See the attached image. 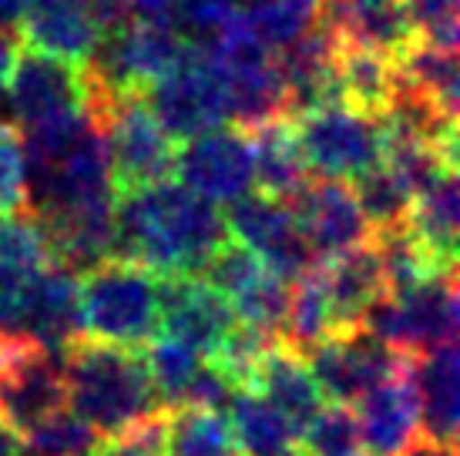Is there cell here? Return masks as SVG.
<instances>
[{
    "label": "cell",
    "instance_id": "obj_1",
    "mask_svg": "<svg viewBox=\"0 0 460 456\" xmlns=\"http://www.w3.org/2000/svg\"><path fill=\"white\" fill-rule=\"evenodd\" d=\"M229 241L218 205L181 181H152L121 191L115 205V255L152 276H199V268Z\"/></svg>",
    "mask_w": 460,
    "mask_h": 456
},
{
    "label": "cell",
    "instance_id": "obj_2",
    "mask_svg": "<svg viewBox=\"0 0 460 456\" xmlns=\"http://www.w3.org/2000/svg\"><path fill=\"white\" fill-rule=\"evenodd\" d=\"M65 390L71 413L102 440H111L141 417L162 409L145 353L91 336H81L65 349Z\"/></svg>",
    "mask_w": 460,
    "mask_h": 456
},
{
    "label": "cell",
    "instance_id": "obj_3",
    "mask_svg": "<svg viewBox=\"0 0 460 456\" xmlns=\"http://www.w3.org/2000/svg\"><path fill=\"white\" fill-rule=\"evenodd\" d=\"M84 336L141 349L158 336V276L148 268L104 259L81 276Z\"/></svg>",
    "mask_w": 460,
    "mask_h": 456
},
{
    "label": "cell",
    "instance_id": "obj_4",
    "mask_svg": "<svg viewBox=\"0 0 460 456\" xmlns=\"http://www.w3.org/2000/svg\"><path fill=\"white\" fill-rule=\"evenodd\" d=\"M357 326L407 355L457 342V268L434 272L403 292H386L359 316Z\"/></svg>",
    "mask_w": 460,
    "mask_h": 456
},
{
    "label": "cell",
    "instance_id": "obj_5",
    "mask_svg": "<svg viewBox=\"0 0 460 456\" xmlns=\"http://www.w3.org/2000/svg\"><path fill=\"white\" fill-rule=\"evenodd\" d=\"M293 131L309 171L320 178L349 181L384 162V118L346 101H330L299 114Z\"/></svg>",
    "mask_w": 460,
    "mask_h": 456
},
{
    "label": "cell",
    "instance_id": "obj_6",
    "mask_svg": "<svg viewBox=\"0 0 460 456\" xmlns=\"http://www.w3.org/2000/svg\"><path fill=\"white\" fill-rule=\"evenodd\" d=\"M141 98L172 141H189L229 121L222 71L216 57L199 44H185L175 67L141 88Z\"/></svg>",
    "mask_w": 460,
    "mask_h": 456
},
{
    "label": "cell",
    "instance_id": "obj_7",
    "mask_svg": "<svg viewBox=\"0 0 460 456\" xmlns=\"http://www.w3.org/2000/svg\"><path fill=\"white\" fill-rule=\"evenodd\" d=\"M65 406V349H48L24 336L0 339V419L24 433Z\"/></svg>",
    "mask_w": 460,
    "mask_h": 456
},
{
    "label": "cell",
    "instance_id": "obj_8",
    "mask_svg": "<svg viewBox=\"0 0 460 456\" xmlns=\"http://www.w3.org/2000/svg\"><path fill=\"white\" fill-rule=\"evenodd\" d=\"M226 228L239 245L262 259L269 272H276L282 282H296L309 276L313 268L323 266V259L313 252L303 228L296 222L289 202L272 198V195H252L245 191L243 198L229 202Z\"/></svg>",
    "mask_w": 460,
    "mask_h": 456
},
{
    "label": "cell",
    "instance_id": "obj_9",
    "mask_svg": "<svg viewBox=\"0 0 460 456\" xmlns=\"http://www.w3.org/2000/svg\"><path fill=\"white\" fill-rule=\"evenodd\" d=\"M407 353L390 349L363 326L330 332L306 353V366L320 386L323 399L340 406H353L373 386H380L403 366Z\"/></svg>",
    "mask_w": 460,
    "mask_h": 456
},
{
    "label": "cell",
    "instance_id": "obj_10",
    "mask_svg": "<svg viewBox=\"0 0 460 456\" xmlns=\"http://www.w3.org/2000/svg\"><path fill=\"white\" fill-rule=\"evenodd\" d=\"M4 101L24 131L51 125L84 108V67L21 44L4 81Z\"/></svg>",
    "mask_w": 460,
    "mask_h": 456
},
{
    "label": "cell",
    "instance_id": "obj_11",
    "mask_svg": "<svg viewBox=\"0 0 460 456\" xmlns=\"http://www.w3.org/2000/svg\"><path fill=\"white\" fill-rule=\"evenodd\" d=\"M199 279L208 282L232 305L239 322H249L269 336H279L286 303H289V282L269 272L256 252H249L239 241H226L199 268Z\"/></svg>",
    "mask_w": 460,
    "mask_h": 456
},
{
    "label": "cell",
    "instance_id": "obj_12",
    "mask_svg": "<svg viewBox=\"0 0 460 456\" xmlns=\"http://www.w3.org/2000/svg\"><path fill=\"white\" fill-rule=\"evenodd\" d=\"M175 175L212 205H229L256 185L252 145L235 125H216L175 148Z\"/></svg>",
    "mask_w": 460,
    "mask_h": 456
},
{
    "label": "cell",
    "instance_id": "obj_13",
    "mask_svg": "<svg viewBox=\"0 0 460 456\" xmlns=\"http://www.w3.org/2000/svg\"><path fill=\"white\" fill-rule=\"evenodd\" d=\"M235 326L232 305L199 276L158 279V336L189 346L205 359Z\"/></svg>",
    "mask_w": 460,
    "mask_h": 456
},
{
    "label": "cell",
    "instance_id": "obj_14",
    "mask_svg": "<svg viewBox=\"0 0 460 456\" xmlns=\"http://www.w3.org/2000/svg\"><path fill=\"white\" fill-rule=\"evenodd\" d=\"M289 208L323 262L370 239V225L359 212L357 195L340 178H309Z\"/></svg>",
    "mask_w": 460,
    "mask_h": 456
},
{
    "label": "cell",
    "instance_id": "obj_15",
    "mask_svg": "<svg viewBox=\"0 0 460 456\" xmlns=\"http://www.w3.org/2000/svg\"><path fill=\"white\" fill-rule=\"evenodd\" d=\"M316 24L340 48H370L390 57H396L417 38L407 0H320Z\"/></svg>",
    "mask_w": 460,
    "mask_h": 456
},
{
    "label": "cell",
    "instance_id": "obj_16",
    "mask_svg": "<svg viewBox=\"0 0 460 456\" xmlns=\"http://www.w3.org/2000/svg\"><path fill=\"white\" fill-rule=\"evenodd\" d=\"M21 336L48 349H67L84 336L81 326V276L75 268L51 262L27 285Z\"/></svg>",
    "mask_w": 460,
    "mask_h": 456
},
{
    "label": "cell",
    "instance_id": "obj_17",
    "mask_svg": "<svg viewBox=\"0 0 460 456\" xmlns=\"http://www.w3.org/2000/svg\"><path fill=\"white\" fill-rule=\"evenodd\" d=\"M357 426H359V446L367 456H396L403 446L420 433V413H417V396L410 382V355L403 366L380 386H373L367 396H359Z\"/></svg>",
    "mask_w": 460,
    "mask_h": 456
},
{
    "label": "cell",
    "instance_id": "obj_18",
    "mask_svg": "<svg viewBox=\"0 0 460 456\" xmlns=\"http://www.w3.org/2000/svg\"><path fill=\"white\" fill-rule=\"evenodd\" d=\"M13 27L24 48L65 57L71 64H84L98 44L88 0H27Z\"/></svg>",
    "mask_w": 460,
    "mask_h": 456
},
{
    "label": "cell",
    "instance_id": "obj_19",
    "mask_svg": "<svg viewBox=\"0 0 460 456\" xmlns=\"http://www.w3.org/2000/svg\"><path fill=\"white\" fill-rule=\"evenodd\" d=\"M410 382L417 396L420 430L440 443H457L460 413V366L457 342H444L437 349L410 355Z\"/></svg>",
    "mask_w": 460,
    "mask_h": 456
},
{
    "label": "cell",
    "instance_id": "obj_20",
    "mask_svg": "<svg viewBox=\"0 0 460 456\" xmlns=\"http://www.w3.org/2000/svg\"><path fill=\"white\" fill-rule=\"evenodd\" d=\"M249 390L262 396L266 403L276 406L299 433H303V426H306L309 419L323 409V403H326L316 380H313V373H309V366H306V355H299L296 349L282 346L279 339L272 342L266 349V355L259 359Z\"/></svg>",
    "mask_w": 460,
    "mask_h": 456
},
{
    "label": "cell",
    "instance_id": "obj_21",
    "mask_svg": "<svg viewBox=\"0 0 460 456\" xmlns=\"http://www.w3.org/2000/svg\"><path fill=\"white\" fill-rule=\"evenodd\" d=\"M323 282H326V295H330L332 326L336 329L357 326L359 316L380 295H386L384 262H380V252H376L373 239L332 255L330 266H323Z\"/></svg>",
    "mask_w": 460,
    "mask_h": 456
},
{
    "label": "cell",
    "instance_id": "obj_22",
    "mask_svg": "<svg viewBox=\"0 0 460 456\" xmlns=\"http://www.w3.org/2000/svg\"><path fill=\"white\" fill-rule=\"evenodd\" d=\"M245 135L252 145V171H256V185L262 189V195L293 202L313 178L306 158L299 152L293 121L276 118V121L252 127Z\"/></svg>",
    "mask_w": 460,
    "mask_h": 456
},
{
    "label": "cell",
    "instance_id": "obj_23",
    "mask_svg": "<svg viewBox=\"0 0 460 456\" xmlns=\"http://www.w3.org/2000/svg\"><path fill=\"white\" fill-rule=\"evenodd\" d=\"M229 433L243 456H306L299 430L252 390H235L232 396Z\"/></svg>",
    "mask_w": 460,
    "mask_h": 456
},
{
    "label": "cell",
    "instance_id": "obj_24",
    "mask_svg": "<svg viewBox=\"0 0 460 456\" xmlns=\"http://www.w3.org/2000/svg\"><path fill=\"white\" fill-rule=\"evenodd\" d=\"M457 225H460V185L457 171H444L434 185L413 195L410 228L440 268H457Z\"/></svg>",
    "mask_w": 460,
    "mask_h": 456
},
{
    "label": "cell",
    "instance_id": "obj_25",
    "mask_svg": "<svg viewBox=\"0 0 460 456\" xmlns=\"http://www.w3.org/2000/svg\"><path fill=\"white\" fill-rule=\"evenodd\" d=\"M332 326V309L330 295H326V282H323V266L313 268L309 276L293 282L289 303H286V316H282L279 336L276 339L282 346L296 349L299 355H306L316 342H323Z\"/></svg>",
    "mask_w": 460,
    "mask_h": 456
},
{
    "label": "cell",
    "instance_id": "obj_26",
    "mask_svg": "<svg viewBox=\"0 0 460 456\" xmlns=\"http://www.w3.org/2000/svg\"><path fill=\"white\" fill-rule=\"evenodd\" d=\"M336 81L340 98L367 114H384L394 88V57L370 48H340L336 51Z\"/></svg>",
    "mask_w": 460,
    "mask_h": 456
},
{
    "label": "cell",
    "instance_id": "obj_27",
    "mask_svg": "<svg viewBox=\"0 0 460 456\" xmlns=\"http://www.w3.org/2000/svg\"><path fill=\"white\" fill-rule=\"evenodd\" d=\"M141 353H145V366H148V376H152L155 396H158L162 409H185L195 390V380L202 376L208 359L189 349V346H181V342L168 339V336L148 339Z\"/></svg>",
    "mask_w": 460,
    "mask_h": 456
},
{
    "label": "cell",
    "instance_id": "obj_28",
    "mask_svg": "<svg viewBox=\"0 0 460 456\" xmlns=\"http://www.w3.org/2000/svg\"><path fill=\"white\" fill-rule=\"evenodd\" d=\"M394 61H396V71L407 77L410 84H417L430 101L440 104L450 118H457V104H460L457 51L434 48L427 40L413 38V44H407Z\"/></svg>",
    "mask_w": 460,
    "mask_h": 456
},
{
    "label": "cell",
    "instance_id": "obj_29",
    "mask_svg": "<svg viewBox=\"0 0 460 456\" xmlns=\"http://www.w3.org/2000/svg\"><path fill=\"white\" fill-rule=\"evenodd\" d=\"M235 11L259 44H266L269 51H279L313 27L316 0H243V7Z\"/></svg>",
    "mask_w": 460,
    "mask_h": 456
},
{
    "label": "cell",
    "instance_id": "obj_30",
    "mask_svg": "<svg viewBox=\"0 0 460 456\" xmlns=\"http://www.w3.org/2000/svg\"><path fill=\"white\" fill-rule=\"evenodd\" d=\"M353 195L359 202V212L370 225V235L376 232H390L410 222V208H413V191L380 162L376 168L363 171L353 178Z\"/></svg>",
    "mask_w": 460,
    "mask_h": 456
},
{
    "label": "cell",
    "instance_id": "obj_31",
    "mask_svg": "<svg viewBox=\"0 0 460 456\" xmlns=\"http://www.w3.org/2000/svg\"><path fill=\"white\" fill-rule=\"evenodd\" d=\"M162 456H235L229 419L212 409H168Z\"/></svg>",
    "mask_w": 460,
    "mask_h": 456
},
{
    "label": "cell",
    "instance_id": "obj_32",
    "mask_svg": "<svg viewBox=\"0 0 460 456\" xmlns=\"http://www.w3.org/2000/svg\"><path fill=\"white\" fill-rule=\"evenodd\" d=\"M102 436L67 409L21 433V456H94Z\"/></svg>",
    "mask_w": 460,
    "mask_h": 456
},
{
    "label": "cell",
    "instance_id": "obj_33",
    "mask_svg": "<svg viewBox=\"0 0 460 456\" xmlns=\"http://www.w3.org/2000/svg\"><path fill=\"white\" fill-rule=\"evenodd\" d=\"M0 262L21 268L27 276H38L40 268L54 262L44 232L24 208L0 215Z\"/></svg>",
    "mask_w": 460,
    "mask_h": 456
},
{
    "label": "cell",
    "instance_id": "obj_34",
    "mask_svg": "<svg viewBox=\"0 0 460 456\" xmlns=\"http://www.w3.org/2000/svg\"><path fill=\"white\" fill-rule=\"evenodd\" d=\"M303 450L306 456H359V426L353 406H323L316 417L303 426Z\"/></svg>",
    "mask_w": 460,
    "mask_h": 456
},
{
    "label": "cell",
    "instance_id": "obj_35",
    "mask_svg": "<svg viewBox=\"0 0 460 456\" xmlns=\"http://www.w3.org/2000/svg\"><path fill=\"white\" fill-rule=\"evenodd\" d=\"M457 4L460 0H407V13L417 40L457 51Z\"/></svg>",
    "mask_w": 460,
    "mask_h": 456
},
{
    "label": "cell",
    "instance_id": "obj_36",
    "mask_svg": "<svg viewBox=\"0 0 460 456\" xmlns=\"http://www.w3.org/2000/svg\"><path fill=\"white\" fill-rule=\"evenodd\" d=\"M24 202V158L13 127L0 125V215Z\"/></svg>",
    "mask_w": 460,
    "mask_h": 456
},
{
    "label": "cell",
    "instance_id": "obj_37",
    "mask_svg": "<svg viewBox=\"0 0 460 456\" xmlns=\"http://www.w3.org/2000/svg\"><path fill=\"white\" fill-rule=\"evenodd\" d=\"M31 279L34 276L0 262V339L21 336V319H24V299Z\"/></svg>",
    "mask_w": 460,
    "mask_h": 456
},
{
    "label": "cell",
    "instance_id": "obj_38",
    "mask_svg": "<svg viewBox=\"0 0 460 456\" xmlns=\"http://www.w3.org/2000/svg\"><path fill=\"white\" fill-rule=\"evenodd\" d=\"M396 456H457V443H440L427 433H417Z\"/></svg>",
    "mask_w": 460,
    "mask_h": 456
},
{
    "label": "cell",
    "instance_id": "obj_39",
    "mask_svg": "<svg viewBox=\"0 0 460 456\" xmlns=\"http://www.w3.org/2000/svg\"><path fill=\"white\" fill-rule=\"evenodd\" d=\"M17 48H21L17 27H13V24H4V21H0V104H4V81H7V71H11Z\"/></svg>",
    "mask_w": 460,
    "mask_h": 456
},
{
    "label": "cell",
    "instance_id": "obj_40",
    "mask_svg": "<svg viewBox=\"0 0 460 456\" xmlns=\"http://www.w3.org/2000/svg\"><path fill=\"white\" fill-rule=\"evenodd\" d=\"M0 456H21V433L0 419Z\"/></svg>",
    "mask_w": 460,
    "mask_h": 456
},
{
    "label": "cell",
    "instance_id": "obj_41",
    "mask_svg": "<svg viewBox=\"0 0 460 456\" xmlns=\"http://www.w3.org/2000/svg\"><path fill=\"white\" fill-rule=\"evenodd\" d=\"M131 7L138 13H172L175 0H131Z\"/></svg>",
    "mask_w": 460,
    "mask_h": 456
},
{
    "label": "cell",
    "instance_id": "obj_42",
    "mask_svg": "<svg viewBox=\"0 0 460 456\" xmlns=\"http://www.w3.org/2000/svg\"><path fill=\"white\" fill-rule=\"evenodd\" d=\"M27 7V0H0V21L4 24H17L21 11Z\"/></svg>",
    "mask_w": 460,
    "mask_h": 456
},
{
    "label": "cell",
    "instance_id": "obj_43",
    "mask_svg": "<svg viewBox=\"0 0 460 456\" xmlns=\"http://www.w3.org/2000/svg\"><path fill=\"white\" fill-rule=\"evenodd\" d=\"M316 4H320V0H316Z\"/></svg>",
    "mask_w": 460,
    "mask_h": 456
},
{
    "label": "cell",
    "instance_id": "obj_44",
    "mask_svg": "<svg viewBox=\"0 0 460 456\" xmlns=\"http://www.w3.org/2000/svg\"><path fill=\"white\" fill-rule=\"evenodd\" d=\"M359 456H363V453H359Z\"/></svg>",
    "mask_w": 460,
    "mask_h": 456
}]
</instances>
